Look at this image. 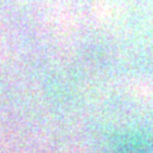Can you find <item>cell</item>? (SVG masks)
I'll return each mask as SVG.
<instances>
[{
  "label": "cell",
  "mask_w": 153,
  "mask_h": 153,
  "mask_svg": "<svg viewBox=\"0 0 153 153\" xmlns=\"http://www.w3.org/2000/svg\"><path fill=\"white\" fill-rule=\"evenodd\" d=\"M119 153H146L140 147H137V146H125L123 147Z\"/></svg>",
  "instance_id": "cell-1"
}]
</instances>
